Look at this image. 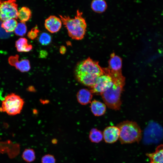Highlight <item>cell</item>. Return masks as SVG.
Instances as JSON below:
<instances>
[{"instance_id": "1", "label": "cell", "mask_w": 163, "mask_h": 163, "mask_svg": "<svg viewBox=\"0 0 163 163\" xmlns=\"http://www.w3.org/2000/svg\"><path fill=\"white\" fill-rule=\"evenodd\" d=\"M106 73L112 78L113 84L109 88L100 95L109 108L115 110H119L122 104L121 96L125 84V77L122 75L121 71L112 72L107 69Z\"/></svg>"}, {"instance_id": "2", "label": "cell", "mask_w": 163, "mask_h": 163, "mask_svg": "<svg viewBox=\"0 0 163 163\" xmlns=\"http://www.w3.org/2000/svg\"><path fill=\"white\" fill-rule=\"evenodd\" d=\"M74 73L78 81L91 88L94 85L98 77L105 74L104 68L100 66L98 62L90 57L78 62Z\"/></svg>"}, {"instance_id": "3", "label": "cell", "mask_w": 163, "mask_h": 163, "mask_svg": "<svg viewBox=\"0 0 163 163\" xmlns=\"http://www.w3.org/2000/svg\"><path fill=\"white\" fill-rule=\"evenodd\" d=\"M59 15L66 27L70 37L76 40H80L83 38L86 31L87 24L82 16V12L77 10L74 18H71L68 15Z\"/></svg>"}, {"instance_id": "4", "label": "cell", "mask_w": 163, "mask_h": 163, "mask_svg": "<svg viewBox=\"0 0 163 163\" xmlns=\"http://www.w3.org/2000/svg\"><path fill=\"white\" fill-rule=\"evenodd\" d=\"M120 130L119 140L121 144L139 143L142 137V130L134 121L126 120L117 125Z\"/></svg>"}, {"instance_id": "5", "label": "cell", "mask_w": 163, "mask_h": 163, "mask_svg": "<svg viewBox=\"0 0 163 163\" xmlns=\"http://www.w3.org/2000/svg\"><path fill=\"white\" fill-rule=\"evenodd\" d=\"M24 100L14 93L7 95L2 101L0 111L5 112L10 115L20 113L24 104Z\"/></svg>"}, {"instance_id": "6", "label": "cell", "mask_w": 163, "mask_h": 163, "mask_svg": "<svg viewBox=\"0 0 163 163\" xmlns=\"http://www.w3.org/2000/svg\"><path fill=\"white\" fill-rule=\"evenodd\" d=\"M16 1L0 0V21L18 18V10Z\"/></svg>"}, {"instance_id": "7", "label": "cell", "mask_w": 163, "mask_h": 163, "mask_svg": "<svg viewBox=\"0 0 163 163\" xmlns=\"http://www.w3.org/2000/svg\"><path fill=\"white\" fill-rule=\"evenodd\" d=\"M112 84L111 77L108 75L104 74L98 77L90 91L93 94H100L109 88Z\"/></svg>"}, {"instance_id": "8", "label": "cell", "mask_w": 163, "mask_h": 163, "mask_svg": "<svg viewBox=\"0 0 163 163\" xmlns=\"http://www.w3.org/2000/svg\"><path fill=\"white\" fill-rule=\"evenodd\" d=\"M8 62L11 66L22 72H28L30 69L29 61L27 59H22L19 60V56H10L8 59Z\"/></svg>"}, {"instance_id": "9", "label": "cell", "mask_w": 163, "mask_h": 163, "mask_svg": "<svg viewBox=\"0 0 163 163\" xmlns=\"http://www.w3.org/2000/svg\"><path fill=\"white\" fill-rule=\"evenodd\" d=\"M103 139L108 144H112L119 139L120 130L117 126H110L106 127L103 132Z\"/></svg>"}, {"instance_id": "10", "label": "cell", "mask_w": 163, "mask_h": 163, "mask_svg": "<svg viewBox=\"0 0 163 163\" xmlns=\"http://www.w3.org/2000/svg\"><path fill=\"white\" fill-rule=\"evenodd\" d=\"M60 18L57 16L51 15L46 18L44 22L46 28L51 33L58 31L61 28L62 22Z\"/></svg>"}, {"instance_id": "11", "label": "cell", "mask_w": 163, "mask_h": 163, "mask_svg": "<svg viewBox=\"0 0 163 163\" xmlns=\"http://www.w3.org/2000/svg\"><path fill=\"white\" fill-rule=\"evenodd\" d=\"M146 155L149 159V163H163V145H158L154 152Z\"/></svg>"}, {"instance_id": "12", "label": "cell", "mask_w": 163, "mask_h": 163, "mask_svg": "<svg viewBox=\"0 0 163 163\" xmlns=\"http://www.w3.org/2000/svg\"><path fill=\"white\" fill-rule=\"evenodd\" d=\"M93 93L90 90L83 88L79 90L77 94L78 101L81 104L86 105L91 102Z\"/></svg>"}, {"instance_id": "13", "label": "cell", "mask_w": 163, "mask_h": 163, "mask_svg": "<svg viewBox=\"0 0 163 163\" xmlns=\"http://www.w3.org/2000/svg\"><path fill=\"white\" fill-rule=\"evenodd\" d=\"M108 69L112 72H117L121 71L122 60L120 57L115 55L114 53L111 54L108 62Z\"/></svg>"}, {"instance_id": "14", "label": "cell", "mask_w": 163, "mask_h": 163, "mask_svg": "<svg viewBox=\"0 0 163 163\" xmlns=\"http://www.w3.org/2000/svg\"><path fill=\"white\" fill-rule=\"evenodd\" d=\"M90 108L93 114L96 116H100L104 115L106 109V106L105 104L96 100H94L92 101Z\"/></svg>"}, {"instance_id": "15", "label": "cell", "mask_w": 163, "mask_h": 163, "mask_svg": "<svg viewBox=\"0 0 163 163\" xmlns=\"http://www.w3.org/2000/svg\"><path fill=\"white\" fill-rule=\"evenodd\" d=\"M15 47L19 52H28L30 51L33 48L31 44H28L27 39L24 37H21L18 39L15 42Z\"/></svg>"}, {"instance_id": "16", "label": "cell", "mask_w": 163, "mask_h": 163, "mask_svg": "<svg viewBox=\"0 0 163 163\" xmlns=\"http://www.w3.org/2000/svg\"><path fill=\"white\" fill-rule=\"evenodd\" d=\"M88 137L91 142L98 143L103 139V132L96 128H92L90 131Z\"/></svg>"}, {"instance_id": "17", "label": "cell", "mask_w": 163, "mask_h": 163, "mask_svg": "<svg viewBox=\"0 0 163 163\" xmlns=\"http://www.w3.org/2000/svg\"><path fill=\"white\" fill-rule=\"evenodd\" d=\"M16 19L12 18L2 22L1 27L8 33H12L14 31L18 24Z\"/></svg>"}, {"instance_id": "18", "label": "cell", "mask_w": 163, "mask_h": 163, "mask_svg": "<svg viewBox=\"0 0 163 163\" xmlns=\"http://www.w3.org/2000/svg\"><path fill=\"white\" fill-rule=\"evenodd\" d=\"M31 15L30 10L28 7L24 6L18 11V17L21 22H25L30 19Z\"/></svg>"}, {"instance_id": "19", "label": "cell", "mask_w": 163, "mask_h": 163, "mask_svg": "<svg viewBox=\"0 0 163 163\" xmlns=\"http://www.w3.org/2000/svg\"><path fill=\"white\" fill-rule=\"evenodd\" d=\"M91 6L92 9L94 11L101 13L105 10L107 5L104 0H94L92 2Z\"/></svg>"}, {"instance_id": "20", "label": "cell", "mask_w": 163, "mask_h": 163, "mask_svg": "<svg viewBox=\"0 0 163 163\" xmlns=\"http://www.w3.org/2000/svg\"><path fill=\"white\" fill-rule=\"evenodd\" d=\"M22 157L25 162L28 163H31L36 159L35 152L32 149H26L22 154Z\"/></svg>"}, {"instance_id": "21", "label": "cell", "mask_w": 163, "mask_h": 163, "mask_svg": "<svg viewBox=\"0 0 163 163\" xmlns=\"http://www.w3.org/2000/svg\"><path fill=\"white\" fill-rule=\"evenodd\" d=\"M27 31V27L25 22H20L18 23L14 30L15 34L18 36H23Z\"/></svg>"}, {"instance_id": "22", "label": "cell", "mask_w": 163, "mask_h": 163, "mask_svg": "<svg viewBox=\"0 0 163 163\" xmlns=\"http://www.w3.org/2000/svg\"><path fill=\"white\" fill-rule=\"evenodd\" d=\"M51 40L50 35L46 32H44L40 35L38 40L42 45H47L50 43Z\"/></svg>"}, {"instance_id": "23", "label": "cell", "mask_w": 163, "mask_h": 163, "mask_svg": "<svg viewBox=\"0 0 163 163\" xmlns=\"http://www.w3.org/2000/svg\"><path fill=\"white\" fill-rule=\"evenodd\" d=\"M56 159L54 155L51 154H46L41 158V163H56Z\"/></svg>"}, {"instance_id": "24", "label": "cell", "mask_w": 163, "mask_h": 163, "mask_svg": "<svg viewBox=\"0 0 163 163\" xmlns=\"http://www.w3.org/2000/svg\"><path fill=\"white\" fill-rule=\"evenodd\" d=\"M39 32V30L38 26L36 25L28 32L27 37L31 40H34L38 36Z\"/></svg>"}, {"instance_id": "25", "label": "cell", "mask_w": 163, "mask_h": 163, "mask_svg": "<svg viewBox=\"0 0 163 163\" xmlns=\"http://www.w3.org/2000/svg\"><path fill=\"white\" fill-rule=\"evenodd\" d=\"M2 22L0 21V39L7 38L12 35V33L6 32L1 27Z\"/></svg>"}, {"instance_id": "26", "label": "cell", "mask_w": 163, "mask_h": 163, "mask_svg": "<svg viewBox=\"0 0 163 163\" xmlns=\"http://www.w3.org/2000/svg\"><path fill=\"white\" fill-rule=\"evenodd\" d=\"M48 53L46 51L42 50L40 51L39 57L41 58H46L48 55Z\"/></svg>"}, {"instance_id": "27", "label": "cell", "mask_w": 163, "mask_h": 163, "mask_svg": "<svg viewBox=\"0 0 163 163\" xmlns=\"http://www.w3.org/2000/svg\"><path fill=\"white\" fill-rule=\"evenodd\" d=\"M66 51V47L64 46H61L59 48V52L62 54H65Z\"/></svg>"}, {"instance_id": "28", "label": "cell", "mask_w": 163, "mask_h": 163, "mask_svg": "<svg viewBox=\"0 0 163 163\" xmlns=\"http://www.w3.org/2000/svg\"><path fill=\"white\" fill-rule=\"evenodd\" d=\"M57 142L58 140L54 138L51 140V142L53 144H56L57 143Z\"/></svg>"}]
</instances>
